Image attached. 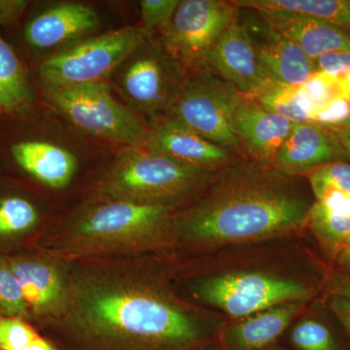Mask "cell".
<instances>
[{"label":"cell","mask_w":350,"mask_h":350,"mask_svg":"<svg viewBox=\"0 0 350 350\" xmlns=\"http://www.w3.org/2000/svg\"><path fill=\"white\" fill-rule=\"evenodd\" d=\"M64 305L51 340L61 350H200L221 327L158 282L121 271L78 278Z\"/></svg>","instance_id":"6da1fadb"},{"label":"cell","mask_w":350,"mask_h":350,"mask_svg":"<svg viewBox=\"0 0 350 350\" xmlns=\"http://www.w3.org/2000/svg\"><path fill=\"white\" fill-rule=\"evenodd\" d=\"M172 232L202 246L278 238L308 223L314 200L300 176L239 159L220 170Z\"/></svg>","instance_id":"7a4b0ae2"},{"label":"cell","mask_w":350,"mask_h":350,"mask_svg":"<svg viewBox=\"0 0 350 350\" xmlns=\"http://www.w3.org/2000/svg\"><path fill=\"white\" fill-rule=\"evenodd\" d=\"M218 172L193 169L145 147H126L98 181L96 195L98 202L172 209L199 197Z\"/></svg>","instance_id":"3957f363"},{"label":"cell","mask_w":350,"mask_h":350,"mask_svg":"<svg viewBox=\"0 0 350 350\" xmlns=\"http://www.w3.org/2000/svg\"><path fill=\"white\" fill-rule=\"evenodd\" d=\"M172 209L122 200H103L68 230L63 247L75 256L146 250L172 232Z\"/></svg>","instance_id":"277c9868"},{"label":"cell","mask_w":350,"mask_h":350,"mask_svg":"<svg viewBox=\"0 0 350 350\" xmlns=\"http://www.w3.org/2000/svg\"><path fill=\"white\" fill-rule=\"evenodd\" d=\"M188 76L186 68L165 50L160 39L152 36L129 55L110 81L126 107L153 126L169 117Z\"/></svg>","instance_id":"5b68a950"},{"label":"cell","mask_w":350,"mask_h":350,"mask_svg":"<svg viewBox=\"0 0 350 350\" xmlns=\"http://www.w3.org/2000/svg\"><path fill=\"white\" fill-rule=\"evenodd\" d=\"M152 36L142 27H126L82 39L46 59L39 77L44 87L103 84Z\"/></svg>","instance_id":"8992f818"},{"label":"cell","mask_w":350,"mask_h":350,"mask_svg":"<svg viewBox=\"0 0 350 350\" xmlns=\"http://www.w3.org/2000/svg\"><path fill=\"white\" fill-rule=\"evenodd\" d=\"M46 98L70 123L94 137L145 147L149 129L112 96L107 83L44 87Z\"/></svg>","instance_id":"52a82bcc"},{"label":"cell","mask_w":350,"mask_h":350,"mask_svg":"<svg viewBox=\"0 0 350 350\" xmlns=\"http://www.w3.org/2000/svg\"><path fill=\"white\" fill-rule=\"evenodd\" d=\"M195 292L202 303L234 320L280 304L308 303L314 295L312 287L296 278L258 271H225L207 276L198 283Z\"/></svg>","instance_id":"ba28073f"},{"label":"cell","mask_w":350,"mask_h":350,"mask_svg":"<svg viewBox=\"0 0 350 350\" xmlns=\"http://www.w3.org/2000/svg\"><path fill=\"white\" fill-rule=\"evenodd\" d=\"M241 96L218 75L208 70L196 71L189 73L183 93L169 117L245 159L232 130V118Z\"/></svg>","instance_id":"9c48e42d"},{"label":"cell","mask_w":350,"mask_h":350,"mask_svg":"<svg viewBox=\"0 0 350 350\" xmlns=\"http://www.w3.org/2000/svg\"><path fill=\"white\" fill-rule=\"evenodd\" d=\"M238 7L225 0H180L160 32L165 50L189 73L206 70L207 59L236 19Z\"/></svg>","instance_id":"30bf717a"},{"label":"cell","mask_w":350,"mask_h":350,"mask_svg":"<svg viewBox=\"0 0 350 350\" xmlns=\"http://www.w3.org/2000/svg\"><path fill=\"white\" fill-rule=\"evenodd\" d=\"M238 17L254 46L260 64L271 79L301 86L317 72L314 63L261 13L238 7Z\"/></svg>","instance_id":"8fae6325"},{"label":"cell","mask_w":350,"mask_h":350,"mask_svg":"<svg viewBox=\"0 0 350 350\" xmlns=\"http://www.w3.org/2000/svg\"><path fill=\"white\" fill-rule=\"evenodd\" d=\"M145 148L193 169L211 172H220L243 158L170 117L149 129Z\"/></svg>","instance_id":"7c38bea8"},{"label":"cell","mask_w":350,"mask_h":350,"mask_svg":"<svg viewBox=\"0 0 350 350\" xmlns=\"http://www.w3.org/2000/svg\"><path fill=\"white\" fill-rule=\"evenodd\" d=\"M206 70L230 83L241 96L247 98L254 96L271 79L259 63L238 13L209 55Z\"/></svg>","instance_id":"4fadbf2b"},{"label":"cell","mask_w":350,"mask_h":350,"mask_svg":"<svg viewBox=\"0 0 350 350\" xmlns=\"http://www.w3.org/2000/svg\"><path fill=\"white\" fill-rule=\"evenodd\" d=\"M294 124L241 96L232 118V130L248 160L271 165L289 137Z\"/></svg>","instance_id":"5bb4252c"},{"label":"cell","mask_w":350,"mask_h":350,"mask_svg":"<svg viewBox=\"0 0 350 350\" xmlns=\"http://www.w3.org/2000/svg\"><path fill=\"white\" fill-rule=\"evenodd\" d=\"M350 160L349 154L326 126L294 124L289 137L271 165L287 174L303 176L321 165Z\"/></svg>","instance_id":"9a60e30c"},{"label":"cell","mask_w":350,"mask_h":350,"mask_svg":"<svg viewBox=\"0 0 350 350\" xmlns=\"http://www.w3.org/2000/svg\"><path fill=\"white\" fill-rule=\"evenodd\" d=\"M306 301L271 306L232 323L221 325L215 344L220 350H268L294 323Z\"/></svg>","instance_id":"2e32d148"},{"label":"cell","mask_w":350,"mask_h":350,"mask_svg":"<svg viewBox=\"0 0 350 350\" xmlns=\"http://www.w3.org/2000/svg\"><path fill=\"white\" fill-rule=\"evenodd\" d=\"M100 16L93 7L64 2L51 7L25 25V39L36 49H52L82 40L98 29Z\"/></svg>","instance_id":"e0dca14e"},{"label":"cell","mask_w":350,"mask_h":350,"mask_svg":"<svg viewBox=\"0 0 350 350\" xmlns=\"http://www.w3.org/2000/svg\"><path fill=\"white\" fill-rule=\"evenodd\" d=\"M257 11V10H256ZM314 63L334 51H350V32L321 19L283 11H258Z\"/></svg>","instance_id":"ac0fdd59"},{"label":"cell","mask_w":350,"mask_h":350,"mask_svg":"<svg viewBox=\"0 0 350 350\" xmlns=\"http://www.w3.org/2000/svg\"><path fill=\"white\" fill-rule=\"evenodd\" d=\"M11 153L25 172L51 188L68 186L77 170V158L72 152L48 142H17Z\"/></svg>","instance_id":"d6986e66"},{"label":"cell","mask_w":350,"mask_h":350,"mask_svg":"<svg viewBox=\"0 0 350 350\" xmlns=\"http://www.w3.org/2000/svg\"><path fill=\"white\" fill-rule=\"evenodd\" d=\"M17 278L29 308L38 313L59 308L66 300L63 280L52 265L36 260H15L9 264Z\"/></svg>","instance_id":"ffe728a7"},{"label":"cell","mask_w":350,"mask_h":350,"mask_svg":"<svg viewBox=\"0 0 350 350\" xmlns=\"http://www.w3.org/2000/svg\"><path fill=\"white\" fill-rule=\"evenodd\" d=\"M308 224L313 234L331 245H345L350 236V194L328 190L314 200Z\"/></svg>","instance_id":"44dd1931"},{"label":"cell","mask_w":350,"mask_h":350,"mask_svg":"<svg viewBox=\"0 0 350 350\" xmlns=\"http://www.w3.org/2000/svg\"><path fill=\"white\" fill-rule=\"evenodd\" d=\"M239 8L304 14L350 29V0H232Z\"/></svg>","instance_id":"7402d4cb"},{"label":"cell","mask_w":350,"mask_h":350,"mask_svg":"<svg viewBox=\"0 0 350 350\" xmlns=\"http://www.w3.org/2000/svg\"><path fill=\"white\" fill-rule=\"evenodd\" d=\"M251 98L293 124L312 123L314 109L300 86L269 79Z\"/></svg>","instance_id":"603a6c76"},{"label":"cell","mask_w":350,"mask_h":350,"mask_svg":"<svg viewBox=\"0 0 350 350\" xmlns=\"http://www.w3.org/2000/svg\"><path fill=\"white\" fill-rule=\"evenodd\" d=\"M32 91L19 59L0 36V108L14 111L27 105Z\"/></svg>","instance_id":"cb8c5ba5"},{"label":"cell","mask_w":350,"mask_h":350,"mask_svg":"<svg viewBox=\"0 0 350 350\" xmlns=\"http://www.w3.org/2000/svg\"><path fill=\"white\" fill-rule=\"evenodd\" d=\"M288 342L293 350H345L333 331L315 319L295 322L288 333Z\"/></svg>","instance_id":"d4e9b609"},{"label":"cell","mask_w":350,"mask_h":350,"mask_svg":"<svg viewBox=\"0 0 350 350\" xmlns=\"http://www.w3.org/2000/svg\"><path fill=\"white\" fill-rule=\"evenodd\" d=\"M38 220V211L29 200L19 197L0 200V236L27 231Z\"/></svg>","instance_id":"484cf974"},{"label":"cell","mask_w":350,"mask_h":350,"mask_svg":"<svg viewBox=\"0 0 350 350\" xmlns=\"http://www.w3.org/2000/svg\"><path fill=\"white\" fill-rule=\"evenodd\" d=\"M308 175V183L315 199L328 190L350 194V163L333 162L321 165Z\"/></svg>","instance_id":"4316f807"},{"label":"cell","mask_w":350,"mask_h":350,"mask_svg":"<svg viewBox=\"0 0 350 350\" xmlns=\"http://www.w3.org/2000/svg\"><path fill=\"white\" fill-rule=\"evenodd\" d=\"M27 308L22 287L10 266L0 264V312L21 319L27 314Z\"/></svg>","instance_id":"83f0119b"},{"label":"cell","mask_w":350,"mask_h":350,"mask_svg":"<svg viewBox=\"0 0 350 350\" xmlns=\"http://www.w3.org/2000/svg\"><path fill=\"white\" fill-rule=\"evenodd\" d=\"M180 0H142L140 1L142 29L149 33L162 31L174 17Z\"/></svg>","instance_id":"f1b7e54d"},{"label":"cell","mask_w":350,"mask_h":350,"mask_svg":"<svg viewBox=\"0 0 350 350\" xmlns=\"http://www.w3.org/2000/svg\"><path fill=\"white\" fill-rule=\"evenodd\" d=\"M38 335L22 319H0V350H22Z\"/></svg>","instance_id":"f546056e"},{"label":"cell","mask_w":350,"mask_h":350,"mask_svg":"<svg viewBox=\"0 0 350 350\" xmlns=\"http://www.w3.org/2000/svg\"><path fill=\"white\" fill-rule=\"evenodd\" d=\"M300 88L306 98L312 103L314 111L336 96H340L337 78L321 72L313 73Z\"/></svg>","instance_id":"4dcf8cb0"},{"label":"cell","mask_w":350,"mask_h":350,"mask_svg":"<svg viewBox=\"0 0 350 350\" xmlns=\"http://www.w3.org/2000/svg\"><path fill=\"white\" fill-rule=\"evenodd\" d=\"M328 305L350 340V278L334 276L330 283Z\"/></svg>","instance_id":"1f68e13d"},{"label":"cell","mask_w":350,"mask_h":350,"mask_svg":"<svg viewBox=\"0 0 350 350\" xmlns=\"http://www.w3.org/2000/svg\"><path fill=\"white\" fill-rule=\"evenodd\" d=\"M350 120V100L342 96L327 103L313 113L312 123L320 126H334Z\"/></svg>","instance_id":"d6a6232c"},{"label":"cell","mask_w":350,"mask_h":350,"mask_svg":"<svg viewBox=\"0 0 350 350\" xmlns=\"http://www.w3.org/2000/svg\"><path fill=\"white\" fill-rule=\"evenodd\" d=\"M315 71L340 79L350 72V51L325 53L314 61Z\"/></svg>","instance_id":"836d02e7"},{"label":"cell","mask_w":350,"mask_h":350,"mask_svg":"<svg viewBox=\"0 0 350 350\" xmlns=\"http://www.w3.org/2000/svg\"><path fill=\"white\" fill-rule=\"evenodd\" d=\"M29 2L23 0H0V25L9 24L18 19Z\"/></svg>","instance_id":"e575fe53"},{"label":"cell","mask_w":350,"mask_h":350,"mask_svg":"<svg viewBox=\"0 0 350 350\" xmlns=\"http://www.w3.org/2000/svg\"><path fill=\"white\" fill-rule=\"evenodd\" d=\"M344 147L350 158V120L344 124L334 126H326Z\"/></svg>","instance_id":"d590c367"},{"label":"cell","mask_w":350,"mask_h":350,"mask_svg":"<svg viewBox=\"0 0 350 350\" xmlns=\"http://www.w3.org/2000/svg\"><path fill=\"white\" fill-rule=\"evenodd\" d=\"M338 89H340V96L350 100V72L347 75L342 76L338 79Z\"/></svg>","instance_id":"8d00e7d4"},{"label":"cell","mask_w":350,"mask_h":350,"mask_svg":"<svg viewBox=\"0 0 350 350\" xmlns=\"http://www.w3.org/2000/svg\"><path fill=\"white\" fill-rule=\"evenodd\" d=\"M338 261L340 266L350 269V247H345L340 251Z\"/></svg>","instance_id":"74e56055"},{"label":"cell","mask_w":350,"mask_h":350,"mask_svg":"<svg viewBox=\"0 0 350 350\" xmlns=\"http://www.w3.org/2000/svg\"><path fill=\"white\" fill-rule=\"evenodd\" d=\"M200 350H220L218 349L217 345H216L215 342H213V344L207 345V347H204V349H202Z\"/></svg>","instance_id":"f35d334b"},{"label":"cell","mask_w":350,"mask_h":350,"mask_svg":"<svg viewBox=\"0 0 350 350\" xmlns=\"http://www.w3.org/2000/svg\"><path fill=\"white\" fill-rule=\"evenodd\" d=\"M268 350H288L286 349H284V347H280V345H276L275 347H271V349H269Z\"/></svg>","instance_id":"ab89813d"},{"label":"cell","mask_w":350,"mask_h":350,"mask_svg":"<svg viewBox=\"0 0 350 350\" xmlns=\"http://www.w3.org/2000/svg\"><path fill=\"white\" fill-rule=\"evenodd\" d=\"M345 247H350V236L349 238L347 239V243H345Z\"/></svg>","instance_id":"60d3db41"},{"label":"cell","mask_w":350,"mask_h":350,"mask_svg":"<svg viewBox=\"0 0 350 350\" xmlns=\"http://www.w3.org/2000/svg\"><path fill=\"white\" fill-rule=\"evenodd\" d=\"M0 110H1V108H0Z\"/></svg>","instance_id":"b9f144b4"}]
</instances>
